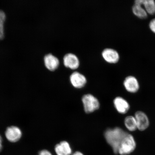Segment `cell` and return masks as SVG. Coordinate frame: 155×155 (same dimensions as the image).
<instances>
[{
    "instance_id": "cell-11",
    "label": "cell",
    "mask_w": 155,
    "mask_h": 155,
    "mask_svg": "<svg viewBox=\"0 0 155 155\" xmlns=\"http://www.w3.org/2000/svg\"><path fill=\"white\" fill-rule=\"evenodd\" d=\"M44 61L46 67L50 71H55L59 65V60L52 54H48L45 55Z\"/></svg>"
},
{
    "instance_id": "cell-17",
    "label": "cell",
    "mask_w": 155,
    "mask_h": 155,
    "mask_svg": "<svg viewBox=\"0 0 155 155\" xmlns=\"http://www.w3.org/2000/svg\"><path fill=\"white\" fill-rule=\"evenodd\" d=\"M149 27L151 31L155 34V18L151 20L149 24Z\"/></svg>"
},
{
    "instance_id": "cell-4",
    "label": "cell",
    "mask_w": 155,
    "mask_h": 155,
    "mask_svg": "<svg viewBox=\"0 0 155 155\" xmlns=\"http://www.w3.org/2000/svg\"><path fill=\"white\" fill-rule=\"evenodd\" d=\"M4 134L5 138L10 142L15 143L18 142L22 138L23 133L18 126L12 125L6 128Z\"/></svg>"
},
{
    "instance_id": "cell-6",
    "label": "cell",
    "mask_w": 155,
    "mask_h": 155,
    "mask_svg": "<svg viewBox=\"0 0 155 155\" xmlns=\"http://www.w3.org/2000/svg\"><path fill=\"white\" fill-rule=\"evenodd\" d=\"M134 116L136 120L138 130L144 131L148 128L150 125V121L148 116L144 112L137 111L135 112Z\"/></svg>"
},
{
    "instance_id": "cell-2",
    "label": "cell",
    "mask_w": 155,
    "mask_h": 155,
    "mask_svg": "<svg viewBox=\"0 0 155 155\" xmlns=\"http://www.w3.org/2000/svg\"><path fill=\"white\" fill-rule=\"evenodd\" d=\"M136 147L134 137L130 134L127 133L122 140L118 150V153L121 155L130 154L134 151Z\"/></svg>"
},
{
    "instance_id": "cell-15",
    "label": "cell",
    "mask_w": 155,
    "mask_h": 155,
    "mask_svg": "<svg viewBox=\"0 0 155 155\" xmlns=\"http://www.w3.org/2000/svg\"><path fill=\"white\" fill-rule=\"evenodd\" d=\"M143 6L148 14H155V2L154 0H144Z\"/></svg>"
},
{
    "instance_id": "cell-19",
    "label": "cell",
    "mask_w": 155,
    "mask_h": 155,
    "mask_svg": "<svg viewBox=\"0 0 155 155\" xmlns=\"http://www.w3.org/2000/svg\"><path fill=\"white\" fill-rule=\"evenodd\" d=\"M3 139L2 135L0 134V152L3 148Z\"/></svg>"
},
{
    "instance_id": "cell-10",
    "label": "cell",
    "mask_w": 155,
    "mask_h": 155,
    "mask_svg": "<svg viewBox=\"0 0 155 155\" xmlns=\"http://www.w3.org/2000/svg\"><path fill=\"white\" fill-rule=\"evenodd\" d=\"M113 103L116 110L121 114L127 113L130 108L129 102L121 97H116L114 100Z\"/></svg>"
},
{
    "instance_id": "cell-18",
    "label": "cell",
    "mask_w": 155,
    "mask_h": 155,
    "mask_svg": "<svg viewBox=\"0 0 155 155\" xmlns=\"http://www.w3.org/2000/svg\"><path fill=\"white\" fill-rule=\"evenodd\" d=\"M38 155H52L51 153L47 150H44L40 151Z\"/></svg>"
},
{
    "instance_id": "cell-1",
    "label": "cell",
    "mask_w": 155,
    "mask_h": 155,
    "mask_svg": "<svg viewBox=\"0 0 155 155\" xmlns=\"http://www.w3.org/2000/svg\"><path fill=\"white\" fill-rule=\"evenodd\" d=\"M127 133L120 127L108 128L104 132V137L107 142L111 147L115 153H118L120 145Z\"/></svg>"
},
{
    "instance_id": "cell-5",
    "label": "cell",
    "mask_w": 155,
    "mask_h": 155,
    "mask_svg": "<svg viewBox=\"0 0 155 155\" xmlns=\"http://www.w3.org/2000/svg\"><path fill=\"white\" fill-rule=\"evenodd\" d=\"M69 79L72 86L77 89L83 88L86 86L87 83L86 77L82 74L77 71L71 74Z\"/></svg>"
},
{
    "instance_id": "cell-8",
    "label": "cell",
    "mask_w": 155,
    "mask_h": 155,
    "mask_svg": "<svg viewBox=\"0 0 155 155\" xmlns=\"http://www.w3.org/2000/svg\"><path fill=\"white\" fill-rule=\"evenodd\" d=\"M101 54L104 61L108 63L116 64L120 60V57L119 53L114 48H104L102 51Z\"/></svg>"
},
{
    "instance_id": "cell-12",
    "label": "cell",
    "mask_w": 155,
    "mask_h": 155,
    "mask_svg": "<svg viewBox=\"0 0 155 155\" xmlns=\"http://www.w3.org/2000/svg\"><path fill=\"white\" fill-rule=\"evenodd\" d=\"M55 150L57 155H70L72 153L70 145L66 141H61L56 145Z\"/></svg>"
},
{
    "instance_id": "cell-9",
    "label": "cell",
    "mask_w": 155,
    "mask_h": 155,
    "mask_svg": "<svg viewBox=\"0 0 155 155\" xmlns=\"http://www.w3.org/2000/svg\"><path fill=\"white\" fill-rule=\"evenodd\" d=\"M63 63L66 67L72 70L78 68L80 64L78 57L72 53L65 54L63 58Z\"/></svg>"
},
{
    "instance_id": "cell-14",
    "label": "cell",
    "mask_w": 155,
    "mask_h": 155,
    "mask_svg": "<svg viewBox=\"0 0 155 155\" xmlns=\"http://www.w3.org/2000/svg\"><path fill=\"white\" fill-rule=\"evenodd\" d=\"M132 11L133 14L139 18L145 19L148 17V13L142 5L134 3L132 7Z\"/></svg>"
},
{
    "instance_id": "cell-20",
    "label": "cell",
    "mask_w": 155,
    "mask_h": 155,
    "mask_svg": "<svg viewBox=\"0 0 155 155\" xmlns=\"http://www.w3.org/2000/svg\"><path fill=\"white\" fill-rule=\"evenodd\" d=\"M72 155H84V154L80 152H75Z\"/></svg>"
},
{
    "instance_id": "cell-16",
    "label": "cell",
    "mask_w": 155,
    "mask_h": 155,
    "mask_svg": "<svg viewBox=\"0 0 155 155\" xmlns=\"http://www.w3.org/2000/svg\"><path fill=\"white\" fill-rule=\"evenodd\" d=\"M6 18L4 12L0 10V38L2 39L4 35V23Z\"/></svg>"
},
{
    "instance_id": "cell-3",
    "label": "cell",
    "mask_w": 155,
    "mask_h": 155,
    "mask_svg": "<svg viewBox=\"0 0 155 155\" xmlns=\"http://www.w3.org/2000/svg\"><path fill=\"white\" fill-rule=\"evenodd\" d=\"M82 101L84 111L87 114L92 113L100 107V103L98 99L92 94H87L83 95Z\"/></svg>"
},
{
    "instance_id": "cell-7",
    "label": "cell",
    "mask_w": 155,
    "mask_h": 155,
    "mask_svg": "<svg viewBox=\"0 0 155 155\" xmlns=\"http://www.w3.org/2000/svg\"><path fill=\"white\" fill-rule=\"evenodd\" d=\"M123 85L125 90L131 94L137 92L140 88L138 80L136 78L132 75L125 78L124 81Z\"/></svg>"
},
{
    "instance_id": "cell-13",
    "label": "cell",
    "mask_w": 155,
    "mask_h": 155,
    "mask_svg": "<svg viewBox=\"0 0 155 155\" xmlns=\"http://www.w3.org/2000/svg\"><path fill=\"white\" fill-rule=\"evenodd\" d=\"M124 124L126 128L130 131H134L137 129L136 120L134 116H127L124 121Z\"/></svg>"
}]
</instances>
